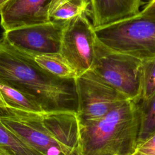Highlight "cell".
<instances>
[{
  "mask_svg": "<svg viewBox=\"0 0 155 155\" xmlns=\"http://www.w3.org/2000/svg\"><path fill=\"white\" fill-rule=\"evenodd\" d=\"M97 38L92 22L83 13L65 23L59 53L76 77L91 69Z\"/></svg>",
  "mask_w": 155,
  "mask_h": 155,
  "instance_id": "cell-7",
  "label": "cell"
},
{
  "mask_svg": "<svg viewBox=\"0 0 155 155\" xmlns=\"http://www.w3.org/2000/svg\"><path fill=\"white\" fill-rule=\"evenodd\" d=\"M8 107V105L7 104V103L5 102V100L4 99L2 94H1V93L0 91V108H2V107Z\"/></svg>",
  "mask_w": 155,
  "mask_h": 155,
  "instance_id": "cell-19",
  "label": "cell"
},
{
  "mask_svg": "<svg viewBox=\"0 0 155 155\" xmlns=\"http://www.w3.org/2000/svg\"><path fill=\"white\" fill-rule=\"evenodd\" d=\"M0 121L42 155H81L77 114L12 107L0 108Z\"/></svg>",
  "mask_w": 155,
  "mask_h": 155,
  "instance_id": "cell-2",
  "label": "cell"
},
{
  "mask_svg": "<svg viewBox=\"0 0 155 155\" xmlns=\"http://www.w3.org/2000/svg\"><path fill=\"white\" fill-rule=\"evenodd\" d=\"M79 127L81 155H133L140 128L137 103L126 100L100 119L79 122Z\"/></svg>",
  "mask_w": 155,
  "mask_h": 155,
  "instance_id": "cell-3",
  "label": "cell"
},
{
  "mask_svg": "<svg viewBox=\"0 0 155 155\" xmlns=\"http://www.w3.org/2000/svg\"><path fill=\"white\" fill-rule=\"evenodd\" d=\"M90 0H51L48 17L50 21L65 24L76 16L87 14Z\"/></svg>",
  "mask_w": 155,
  "mask_h": 155,
  "instance_id": "cell-11",
  "label": "cell"
},
{
  "mask_svg": "<svg viewBox=\"0 0 155 155\" xmlns=\"http://www.w3.org/2000/svg\"><path fill=\"white\" fill-rule=\"evenodd\" d=\"M75 81L78 101L77 117L79 122L100 119L128 100L92 70L77 76Z\"/></svg>",
  "mask_w": 155,
  "mask_h": 155,
  "instance_id": "cell-6",
  "label": "cell"
},
{
  "mask_svg": "<svg viewBox=\"0 0 155 155\" xmlns=\"http://www.w3.org/2000/svg\"><path fill=\"white\" fill-rule=\"evenodd\" d=\"M51 0H9L0 10L1 25L4 31L50 21Z\"/></svg>",
  "mask_w": 155,
  "mask_h": 155,
  "instance_id": "cell-9",
  "label": "cell"
},
{
  "mask_svg": "<svg viewBox=\"0 0 155 155\" xmlns=\"http://www.w3.org/2000/svg\"><path fill=\"white\" fill-rule=\"evenodd\" d=\"M106 47L142 61L155 57V19L140 15L94 28Z\"/></svg>",
  "mask_w": 155,
  "mask_h": 155,
  "instance_id": "cell-4",
  "label": "cell"
},
{
  "mask_svg": "<svg viewBox=\"0 0 155 155\" xmlns=\"http://www.w3.org/2000/svg\"><path fill=\"white\" fill-rule=\"evenodd\" d=\"M0 91L9 107L32 111L45 110L42 104L32 96L1 82Z\"/></svg>",
  "mask_w": 155,
  "mask_h": 155,
  "instance_id": "cell-12",
  "label": "cell"
},
{
  "mask_svg": "<svg viewBox=\"0 0 155 155\" xmlns=\"http://www.w3.org/2000/svg\"><path fill=\"white\" fill-rule=\"evenodd\" d=\"M0 82L37 99L45 110L77 114L75 78L56 76L39 67L34 58L0 38Z\"/></svg>",
  "mask_w": 155,
  "mask_h": 155,
  "instance_id": "cell-1",
  "label": "cell"
},
{
  "mask_svg": "<svg viewBox=\"0 0 155 155\" xmlns=\"http://www.w3.org/2000/svg\"><path fill=\"white\" fill-rule=\"evenodd\" d=\"M139 13L155 19V0H147Z\"/></svg>",
  "mask_w": 155,
  "mask_h": 155,
  "instance_id": "cell-18",
  "label": "cell"
},
{
  "mask_svg": "<svg viewBox=\"0 0 155 155\" xmlns=\"http://www.w3.org/2000/svg\"><path fill=\"white\" fill-rule=\"evenodd\" d=\"M0 155H10L8 153H7L6 151L0 149Z\"/></svg>",
  "mask_w": 155,
  "mask_h": 155,
  "instance_id": "cell-21",
  "label": "cell"
},
{
  "mask_svg": "<svg viewBox=\"0 0 155 155\" xmlns=\"http://www.w3.org/2000/svg\"><path fill=\"white\" fill-rule=\"evenodd\" d=\"M142 61L112 50L97 38L92 70L127 99L138 102L142 93Z\"/></svg>",
  "mask_w": 155,
  "mask_h": 155,
  "instance_id": "cell-5",
  "label": "cell"
},
{
  "mask_svg": "<svg viewBox=\"0 0 155 155\" xmlns=\"http://www.w3.org/2000/svg\"><path fill=\"white\" fill-rule=\"evenodd\" d=\"M9 0H0V10L2 8V7H3V5L7 3Z\"/></svg>",
  "mask_w": 155,
  "mask_h": 155,
  "instance_id": "cell-20",
  "label": "cell"
},
{
  "mask_svg": "<svg viewBox=\"0 0 155 155\" xmlns=\"http://www.w3.org/2000/svg\"><path fill=\"white\" fill-rule=\"evenodd\" d=\"M155 93V57L142 61L140 99L147 100Z\"/></svg>",
  "mask_w": 155,
  "mask_h": 155,
  "instance_id": "cell-16",
  "label": "cell"
},
{
  "mask_svg": "<svg viewBox=\"0 0 155 155\" xmlns=\"http://www.w3.org/2000/svg\"><path fill=\"white\" fill-rule=\"evenodd\" d=\"M133 155H155V133L138 142Z\"/></svg>",
  "mask_w": 155,
  "mask_h": 155,
  "instance_id": "cell-17",
  "label": "cell"
},
{
  "mask_svg": "<svg viewBox=\"0 0 155 155\" xmlns=\"http://www.w3.org/2000/svg\"><path fill=\"white\" fill-rule=\"evenodd\" d=\"M137 103L140 113L139 142L155 133V93L148 99Z\"/></svg>",
  "mask_w": 155,
  "mask_h": 155,
  "instance_id": "cell-15",
  "label": "cell"
},
{
  "mask_svg": "<svg viewBox=\"0 0 155 155\" xmlns=\"http://www.w3.org/2000/svg\"><path fill=\"white\" fill-rule=\"evenodd\" d=\"M142 0H90L94 28L105 26L140 12Z\"/></svg>",
  "mask_w": 155,
  "mask_h": 155,
  "instance_id": "cell-10",
  "label": "cell"
},
{
  "mask_svg": "<svg viewBox=\"0 0 155 155\" xmlns=\"http://www.w3.org/2000/svg\"><path fill=\"white\" fill-rule=\"evenodd\" d=\"M36 63L48 72L60 78H76V74L60 53L44 54L34 58Z\"/></svg>",
  "mask_w": 155,
  "mask_h": 155,
  "instance_id": "cell-13",
  "label": "cell"
},
{
  "mask_svg": "<svg viewBox=\"0 0 155 155\" xmlns=\"http://www.w3.org/2000/svg\"><path fill=\"white\" fill-rule=\"evenodd\" d=\"M64 24L50 21L5 31L2 36L15 48L33 58L59 53Z\"/></svg>",
  "mask_w": 155,
  "mask_h": 155,
  "instance_id": "cell-8",
  "label": "cell"
},
{
  "mask_svg": "<svg viewBox=\"0 0 155 155\" xmlns=\"http://www.w3.org/2000/svg\"><path fill=\"white\" fill-rule=\"evenodd\" d=\"M0 149L10 155H42L7 128L1 121Z\"/></svg>",
  "mask_w": 155,
  "mask_h": 155,
  "instance_id": "cell-14",
  "label": "cell"
}]
</instances>
